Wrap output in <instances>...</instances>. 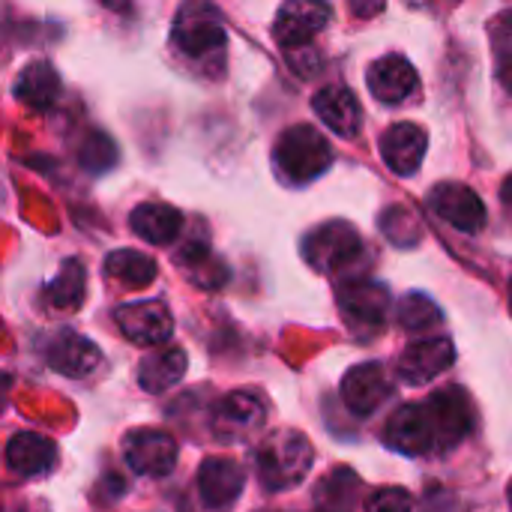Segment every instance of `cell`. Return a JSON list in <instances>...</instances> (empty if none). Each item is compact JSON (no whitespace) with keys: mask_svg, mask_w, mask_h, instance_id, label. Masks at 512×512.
Here are the masks:
<instances>
[{"mask_svg":"<svg viewBox=\"0 0 512 512\" xmlns=\"http://www.w3.org/2000/svg\"><path fill=\"white\" fill-rule=\"evenodd\" d=\"M312 462H315V453H312L309 438L294 429L267 435L255 456V468L267 492H288L300 486L306 474L312 471Z\"/></svg>","mask_w":512,"mask_h":512,"instance_id":"6da1fadb","label":"cell"},{"mask_svg":"<svg viewBox=\"0 0 512 512\" xmlns=\"http://www.w3.org/2000/svg\"><path fill=\"white\" fill-rule=\"evenodd\" d=\"M273 162H276V171H279V177L285 183L303 186V183H312L315 177H321L330 168L333 147L315 126L297 123L288 132H282V138L276 141Z\"/></svg>","mask_w":512,"mask_h":512,"instance_id":"7a4b0ae2","label":"cell"},{"mask_svg":"<svg viewBox=\"0 0 512 512\" xmlns=\"http://www.w3.org/2000/svg\"><path fill=\"white\" fill-rule=\"evenodd\" d=\"M336 303H339V312H342L345 324L363 339L381 333L387 318H390V294H387L384 285H378L372 279H348V282H342L339 291H336Z\"/></svg>","mask_w":512,"mask_h":512,"instance_id":"3957f363","label":"cell"},{"mask_svg":"<svg viewBox=\"0 0 512 512\" xmlns=\"http://www.w3.org/2000/svg\"><path fill=\"white\" fill-rule=\"evenodd\" d=\"M306 261L321 273H342L363 258V240L348 222H327L315 228L303 243Z\"/></svg>","mask_w":512,"mask_h":512,"instance_id":"277c9868","label":"cell"},{"mask_svg":"<svg viewBox=\"0 0 512 512\" xmlns=\"http://www.w3.org/2000/svg\"><path fill=\"white\" fill-rule=\"evenodd\" d=\"M174 45L186 57H207L225 48V27L222 15L210 3H186L180 6L171 30Z\"/></svg>","mask_w":512,"mask_h":512,"instance_id":"5b68a950","label":"cell"},{"mask_svg":"<svg viewBox=\"0 0 512 512\" xmlns=\"http://www.w3.org/2000/svg\"><path fill=\"white\" fill-rule=\"evenodd\" d=\"M384 441H387V447H393L405 456H429V453L441 450L438 429H435V420H432V411L426 402H411V405L396 408V414L387 423Z\"/></svg>","mask_w":512,"mask_h":512,"instance_id":"8992f818","label":"cell"},{"mask_svg":"<svg viewBox=\"0 0 512 512\" xmlns=\"http://www.w3.org/2000/svg\"><path fill=\"white\" fill-rule=\"evenodd\" d=\"M267 423V408L255 393H228L213 408V435L222 444H237L261 432Z\"/></svg>","mask_w":512,"mask_h":512,"instance_id":"52a82bcc","label":"cell"},{"mask_svg":"<svg viewBox=\"0 0 512 512\" xmlns=\"http://www.w3.org/2000/svg\"><path fill=\"white\" fill-rule=\"evenodd\" d=\"M453 360H456V348L447 336L417 339L402 351V357L396 363V378L408 387L432 384L453 366Z\"/></svg>","mask_w":512,"mask_h":512,"instance_id":"ba28073f","label":"cell"},{"mask_svg":"<svg viewBox=\"0 0 512 512\" xmlns=\"http://www.w3.org/2000/svg\"><path fill=\"white\" fill-rule=\"evenodd\" d=\"M123 459L141 477H168L177 465V441L162 429H135L123 438Z\"/></svg>","mask_w":512,"mask_h":512,"instance_id":"9c48e42d","label":"cell"},{"mask_svg":"<svg viewBox=\"0 0 512 512\" xmlns=\"http://www.w3.org/2000/svg\"><path fill=\"white\" fill-rule=\"evenodd\" d=\"M114 321L120 333L141 348H156L165 345L174 333V318L162 300H144V303H129L114 312Z\"/></svg>","mask_w":512,"mask_h":512,"instance_id":"30bf717a","label":"cell"},{"mask_svg":"<svg viewBox=\"0 0 512 512\" xmlns=\"http://www.w3.org/2000/svg\"><path fill=\"white\" fill-rule=\"evenodd\" d=\"M330 6L327 3H312V0H294V3H285L276 15V24H273V36L279 39V45L285 51H294V48H306L330 21Z\"/></svg>","mask_w":512,"mask_h":512,"instance_id":"8fae6325","label":"cell"},{"mask_svg":"<svg viewBox=\"0 0 512 512\" xmlns=\"http://www.w3.org/2000/svg\"><path fill=\"white\" fill-rule=\"evenodd\" d=\"M429 204L444 222H450L462 234H477L486 225V204L465 183H441V186H435Z\"/></svg>","mask_w":512,"mask_h":512,"instance_id":"7c38bea8","label":"cell"},{"mask_svg":"<svg viewBox=\"0 0 512 512\" xmlns=\"http://www.w3.org/2000/svg\"><path fill=\"white\" fill-rule=\"evenodd\" d=\"M246 474L234 459H204L198 468V495L207 510L225 512L243 495Z\"/></svg>","mask_w":512,"mask_h":512,"instance_id":"4fadbf2b","label":"cell"},{"mask_svg":"<svg viewBox=\"0 0 512 512\" xmlns=\"http://www.w3.org/2000/svg\"><path fill=\"white\" fill-rule=\"evenodd\" d=\"M342 399L357 417H369L381 405H387L393 399V384H390L384 366H378V363L354 366L342 381Z\"/></svg>","mask_w":512,"mask_h":512,"instance_id":"5bb4252c","label":"cell"},{"mask_svg":"<svg viewBox=\"0 0 512 512\" xmlns=\"http://www.w3.org/2000/svg\"><path fill=\"white\" fill-rule=\"evenodd\" d=\"M45 363L63 378H87L99 369L102 351L90 339H84L72 330H63L48 342Z\"/></svg>","mask_w":512,"mask_h":512,"instance_id":"9a60e30c","label":"cell"},{"mask_svg":"<svg viewBox=\"0 0 512 512\" xmlns=\"http://www.w3.org/2000/svg\"><path fill=\"white\" fill-rule=\"evenodd\" d=\"M426 141H429L426 129L405 120L381 135V156L390 165V171H396L399 177H411L426 156Z\"/></svg>","mask_w":512,"mask_h":512,"instance_id":"2e32d148","label":"cell"},{"mask_svg":"<svg viewBox=\"0 0 512 512\" xmlns=\"http://www.w3.org/2000/svg\"><path fill=\"white\" fill-rule=\"evenodd\" d=\"M312 111L324 120L327 129H333L342 138H354L363 126L360 99L342 84H330V87L318 90L312 99Z\"/></svg>","mask_w":512,"mask_h":512,"instance_id":"e0dca14e","label":"cell"},{"mask_svg":"<svg viewBox=\"0 0 512 512\" xmlns=\"http://www.w3.org/2000/svg\"><path fill=\"white\" fill-rule=\"evenodd\" d=\"M417 84H420V78L402 54H384L369 69V90L384 105L405 102L417 90Z\"/></svg>","mask_w":512,"mask_h":512,"instance_id":"ac0fdd59","label":"cell"},{"mask_svg":"<svg viewBox=\"0 0 512 512\" xmlns=\"http://www.w3.org/2000/svg\"><path fill=\"white\" fill-rule=\"evenodd\" d=\"M429 411H432V420H435V429H438V441H441V450H450L456 447L468 432H471V408H468V399L462 390L450 387V390H438L426 399Z\"/></svg>","mask_w":512,"mask_h":512,"instance_id":"d6986e66","label":"cell"},{"mask_svg":"<svg viewBox=\"0 0 512 512\" xmlns=\"http://www.w3.org/2000/svg\"><path fill=\"white\" fill-rule=\"evenodd\" d=\"M57 462V447L39 432H18L6 444V468L18 477H39Z\"/></svg>","mask_w":512,"mask_h":512,"instance_id":"ffe728a7","label":"cell"},{"mask_svg":"<svg viewBox=\"0 0 512 512\" xmlns=\"http://www.w3.org/2000/svg\"><path fill=\"white\" fill-rule=\"evenodd\" d=\"M12 93H15V99L21 105H27L33 111H48L60 96V75L54 72L51 63L33 60L18 72V78L12 84Z\"/></svg>","mask_w":512,"mask_h":512,"instance_id":"44dd1931","label":"cell"},{"mask_svg":"<svg viewBox=\"0 0 512 512\" xmlns=\"http://www.w3.org/2000/svg\"><path fill=\"white\" fill-rule=\"evenodd\" d=\"M129 228L153 246H168L180 237L183 216L177 207H168V204H141L132 210Z\"/></svg>","mask_w":512,"mask_h":512,"instance_id":"7402d4cb","label":"cell"},{"mask_svg":"<svg viewBox=\"0 0 512 512\" xmlns=\"http://www.w3.org/2000/svg\"><path fill=\"white\" fill-rule=\"evenodd\" d=\"M186 375V354L183 348H162L156 354H150L141 369H138V384L147 390V393H165L171 390L174 384H180Z\"/></svg>","mask_w":512,"mask_h":512,"instance_id":"603a6c76","label":"cell"},{"mask_svg":"<svg viewBox=\"0 0 512 512\" xmlns=\"http://www.w3.org/2000/svg\"><path fill=\"white\" fill-rule=\"evenodd\" d=\"M84 294H87V273H84L81 261L69 258V261H63L60 273L48 282V288H45V303H48L51 309L75 312V309H81Z\"/></svg>","mask_w":512,"mask_h":512,"instance_id":"cb8c5ba5","label":"cell"},{"mask_svg":"<svg viewBox=\"0 0 512 512\" xmlns=\"http://www.w3.org/2000/svg\"><path fill=\"white\" fill-rule=\"evenodd\" d=\"M105 273L126 288H147L156 279V261L138 249H117L105 258Z\"/></svg>","mask_w":512,"mask_h":512,"instance_id":"d4e9b609","label":"cell"},{"mask_svg":"<svg viewBox=\"0 0 512 512\" xmlns=\"http://www.w3.org/2000/svg\"><path fill=\"white\" fill-rule=\"evenodd\" d=\"M396 321L408 333H426V330L441 324V309L429 297H423V294H408L396 306Z\"/></svg>","mask_w":512,"mask_h":512,"instance_id":"484cf974","label":"cell"},{"mask_svg":"<svg viewBox=\"0 0 512 512\" xmlns=\"http://www.w3.org/2000/svg\"><path fill=\"white\" fill-rule=\"evenodd\" d=\"M492 42H495V63H498V78L512 93V12H504L495 27H492Z\"/></svg>","mask_w":512,"mask_h":512,"instance_id":"4316f807","label":"cell"},{"mask_svg":"<svg viewBox=\"0 0 512 512\" xmlns=\"http://www.w3.org/2000/svg\"><path fill=\"white\" fill-rule=\"evenodd\" d=\"M114 159H117V150H114L111 138L102 132H93L81 147V165L87 171H108L114 165Z\"/></svg>","mask_w":512,"mask_h":512,"instance_id":"83f0119b","label":"cell"},{"mask_svg":"<svg viewBox=\"0 0 512 512\" xmlns=\"http://www.w3.org/2000/svg\"><path fill=\"white\" fill-rule=\"evenodd\" d=\"M414 501L405 489H381L372 495L369 501V512H411Z\"/></svg>","mask_w":512,"mask_h":512,"instance_id":"f1b7e54d","label":"cell"},{"mask_svg":"<svg viewBox=\"0 0 512 512\" xmlns=\"http://www.w3.org/2000/svg\"><path fill=\"white\" fill-rule=\"evenodd\" d=\"M9 390H12V375H0V414H3V408H6Z\"/></svg>","mask_w":512,"mask_h":512,"instance_id":"f546056e","label":"cell"},{"mask_svg":"<svg viewBox=\"0 0 512 512\" xmlns=\"http://www.w3.org/2000/svg\"><path fill=\"white\" fill-rule=\"evenodd\" d=\"M504 201H507V204H512V177L507 180V186H504Z\"/></svg>","mask_w":512,"mask_h":512,"instance_id":"4dcf8cb0","label":"cell"},{"mask_svg":"<svg viewBox=\"0 0 512 512\" xmlns=\"http://www.w3.org/2000/svg\"><path fill=\"white\" fill-rule=\"evenodd\" d=\"M507 498H510V507H512V480H510V486H507Z\"/></svg>","mask_w":512,"mask_h":512,"instance_id":"1f68e13d","label":"cell"},{"mask_svg":"<svg viewBox=\"0 0 512 512\" xmlns=\"http://www.w3.org/2000/svg\"><path fill=\"white\" fill-rule=\"evenodd\" d=\"M510 306H512V279H510Z\"/></svg>","mask_w":512,"mask_h":512,"instance_id":"d6a6232c","label":"cell"}]
</instances>
